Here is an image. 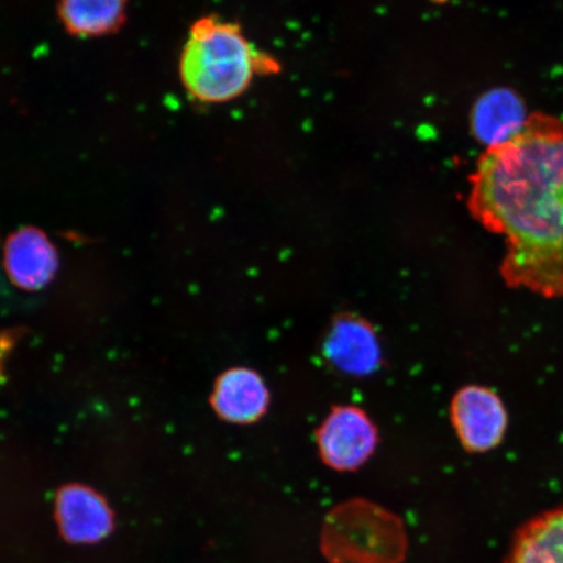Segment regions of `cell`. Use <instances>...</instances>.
Instances as JSON below:
<instances>
[{"label": "cell", "mask_w": 563, "mask_h": 563, "mask_svg": "<svg viewBox=\"0 0 563 563\" xmlns=\"http://www.w3.org/2000/svg\"><path fill=\"white\" fill-rule=\"evenodd\" d=\"M129 0H59L58 16L74 37H108L122 30Z\"/></svg>", "instance_id": "12"}, {"label": "cell", "mask_w": 563, "mask_h": 563, "mask_svg": "<svg viewBox=\"0 0 563 563\" xmlns=\"http://www.w3.org/2000/svg\"><path fill=\"white\" fill-rule=\"evenodd\" d=\"M377 428L362 408L334 407L317 431V446L323 463L335 471H355L375 453Z\"/></svg>", "instance_id": "4"}, {"label": "cell", "mask_w": 563, "mask_h": 563, "mask_svg": "<svg viewBox=\"0 0 563 563\" xmlns=\"http://www.w3.org/2000/svg\"><path fill=\"white\" fill-rule=\"evenodd\" d=\"M450 417L462 446L470 453H485L503 442L508 412L503 400L488 387H462L453 398Z\"/></svg>", "instance_id": "5"}, {"label": "cell", "mask_w": 563, "mask_h": 563, "mask_svg": "<svg viewBox=\"0 0 563 563\" xmlns=\"http://www.w3.org/2000/svg\"><path fill=\"white\" fill-rule=\"evenodd\" d=\"M271 394L262 376L249 368H232L218 377L211 405L218 417L234 424H252L264 417Z\"/></svg>", "instance_id": "8"}, {"label": "cell", "mask_w": 563, "mask_h": 563, "mask_svg": "<svg viewBox=\"0 0 563 563\" xmlns=\"http://www.w3.org/2000/svg\"><path fill=\"white\" fill-rule=\"evenodd\" d=\"M508 563H563V506L541 512L519 528Z\"/></svg>", "instance_id": "11"}, {"label": "cell", "mask_w": 563, "mask_h": 563, "mask_svg": "<svg viewBox=\"0 0 563 563\" xmlns=\"http://www.w3.org/2000/svg\"><path fill=\"white\" fill-rule=\"evenodd\" d=\"M526 104L517 91L497 88L478 98L471 112V130L482 144L495 147L508 143L525 129Z\"/></svg>", "instance_id": "10"}, {"label": "cell", "mask_w": 563, "mask_h": 563, "mask_svg": "<svg viewBox=\"0 0 563 563\" xmlns=\"http://www.w3.org/2000/svg\"><path fill=\"white\" fill-rule=\"evenodd\" d=\"M322 354L349 376H368L382 364L375 328L356 314L338 316L322 343Z\"/></svg>", "instance_id": "6"}, {"label": "cell", "mask_w": 563, "mask_h": 563, "mask_svg": "<svg viewBox=\"0 0 563 563\" xmlns=\"http://www.w3.org/2000/svg\"><path fill=\"white\" fill-rule=\"evenodd\" d=\"M4 260L13 284L24 290L45 287L58 269V255L48 238L38 229L24 228L9 238Z\"/></svg>", "instance_id": "7"}, {"label": "cell", "mask_w": 563, "mask_h": 563, "mask_svg": "<svg viewBox=\"0 0 563 563\" xmlns=\"http://www.w3.org/2000/svg\"><path fill=\"white\" fill-rule=\"evenodd\" d=\"M263 60L236 24L214 16L197 20L189 31L179 60L187 93L197 101L222 103L244 93Z\"/></svg>", "instance_id": "2"}, {"label": "cell", "mask_w": 563, "mask_h": 563, "mask_svg": "<svg viewBox=\"0 0 563 563\" xmlns=\"http://www.w3.org/2000/svg\"><path fill=\"white\" fill-rule=\"evenodd\" d=\"M407 549L402 519L368 499L342 503L323 520L321 551L329 563H404Z\"/></svg>", "instance_id": "3"}, {"label": "cell", "mask_w": 563, "mask_h": 563, "mask_svg": "<svg viewBox=\"0 0 563 563\" xmlns=\"http://www.w3.org/2000/svg\"><path fill=\"white\" fill-rule=\"evenodd\" d=\"M56 518L63 534L79 544L97 543L108 537L112 528V514L104 499L79 485L59 493Z\"/></svg>", "instance_id": "9"}, {"label": "cell", "mask_w": 563, "mask_h": 563, "mask_svg": "<svg viewBox=\"0 0 563 563\" xmlns=\"http://www.w3.org/2000/svg\"><path fill=\"white\" fill-rule=\"evenodd\" d=\"M470 180L471 214L505 238L506 284L563 298V121L531 115L516 137L488 147Z\"/></svg>", "instance_id": "1"}]
</instances>
